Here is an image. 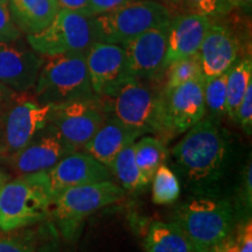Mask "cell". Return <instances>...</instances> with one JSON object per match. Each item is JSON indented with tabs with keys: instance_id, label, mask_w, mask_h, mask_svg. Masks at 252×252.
Returning a JSON list of instances; mask_svg holds the SVG:
<instances>
[{
	"instance_id": "cell-1",
	"label": "cell",
	"mask_w": 252,
	"mask_h": 252,
	"mask_svg": "<svg viewBox=\"0 0 252 252\" xmlns=\"http://www.w3.org/2000/svg\"><path fill=\"white\" fill-rule=\"evenodd\" d=\"M172 154L187 184L204 193L228 173L232 143L219 122L204 116L173 147Z\"/></svg>"
},
{
	"instance_id": "cell-2",
	"label": "cell",
	"mask_w": 252,
	"mask_h": 252,
	"mask_svg": "<svg viewBox=\"0 0 252 252\" xmlns=\"http://www.w3.org/2000/svg\"><path fill=\"white\" fill-rule=\"evenodd\" d=\"M174 222L195 252H204L219 247L234 235L236 208L225 198H191L178 207Z\"/></svg>"
},
{
	"instance_id": "cell-3",
	"label": "cell",
	"mask_w": 252,
	"mask_h": 252,
	"mask_svg": "<svg viewBox=\"0 0 252 252\" xmlns=\"http://www.w3.org/2000/svg\"><path fill=\"white\" fill-rule=\"evenodd\" d=\"M147 81L127 76L108 97H100L109 116L117 118L141 133L166 135L163 112V89L159 90Z\"/></svg>"
},
{
	"instance_id": "cell-4",
	"label": "cell",
	"mask_w": 252,
	"mask_h": 252,
	"mask_svg": "<svg viewBox=\"0 0 252 252\" xmlns=\"http://www.w3.org/2000/svg\"><path fill=\"white\" fill-rule=\"evenodd\" d=\"M53 196L45 172L24 174L0 187V231L11 232L43 220Z\"/></svg>"
},
{
	"instance_id": "cell-5",
	"label": "cell",
	"mask_w": 252,
	"mask_h": 252,
	"mask_svg": "<svg viewBox=\"0 0 252 252\" xmlns=\"http://www.w3.org/2000/svg\"><path fill=\"white\" fill-rule=\"evenodd\" d=\"M94 96L86 53L43 56L42 67L34 86V98L37 102L60 105Z\"/></svg>"
},
{
	"instance_id": "cell-6",
	"label": "cell",
	"mask_w": 252,
	"mask_h": 252,
	"mask_svg": "<svg viewBox=\"0 0 252 252\" xmlns=\"http://www.w3.org/2000/svg\"><path fill=\"white\" fill-rule=\"evenodd\" d=\"M171 13L156 0H133L93 17L96 41L123 45L144 32L171 21Z\"/></svg>"
},
{
	"instance_id": "cell-7",
	"label": "cell",
	"mask_w": 252,
	"mask_h": 252,
	"mask_svg": "<svg viewBox=\"0 0 252 252\" xmlns=\"http://www.w3.org/2000/svg\"><path fill=\"white\" fill-rule=\"evenodd\" d=\"M26 39L31 48L41 56L87 53L96 42L93 17L59 9L48 26L27 34Z\"/></svg>"
},
{
	"instance_id": "cell-8",
	"label": "cell",
	"mask_w": 252,
	"mask_h": 252,
	"mask_svg": "<svg viewBox=\"0 0 252 252\" xmlns=\"http://www.w3.org/2000/svg\"><path fill=\"white\" fill-rule=\"evenodd\" d=\"M125 190L112 180L75 186L53 197L50 214L64 225H76L91 214L118 202Z\"/></svg>"
},
{
	"instance_id": "cell-9",
	"label": "cell",
	"mask_w": 252,
	"mask_h": 252,
	"mask_svg": "<svg viewBox=\"0 0 252 252\" xmlns=\"http://www.w3.org/2000/svg\"><path fill=\"white\" fill-rule=\"evenodd\" d=\"M52 110L53 105L50 104H41L35 98H25L23 94L15 96L0 113V130L6 157L17 153L31 143L48 124Z\"/></svg>"
},
{
	"instance_id": "cell-10",
	"label": "cell",
	"mask_w": 252,
	"mask_h": 252,
	"mask_svg": "<svg viewBox=\"0 0 252 252\" xmlns=\"http://www.w3.org/2000/svg\"><path fill=\"white\" fill-rule=\"evenodd\" d=\"M108 116L104 100L94 96L53 105L49 123L58 128L65 140L80 150L96 133Z\"/></svg>"
},
{
	"instance_id": "cell-11",
	"label": "cell",
	"mask_w": 252,
	"mask_h": 252,
	"mask_svg": "<svg viewBox=\"0 0 252 252\" xmlns=\"http://www.w3.org/2000/svg\"><path fill=\"white\" fill-rule=\"evenodd\" d=\"M169 23L144 32L121 45L124 49L127 76L156 82L161 78L168 40Z\"/></svg>"
},
{
	"instance_id": "cell-12",
	"label": "cell",
	"mask_w": 252,
	"mask_h": 252,
	"mask_svg": "<svg viewBox=\"0 0 252 252\" xmlns=\"http://www.w3.org/2000/svg\"><path fill=\"white\" fill-rule=\"evenodd\" d=\"M76 151V147L65 140L58 128L48 122L23 150L6 158L12 168L24 175L48 171L60 160Z\"/></svg>"
},
{
	"instance_id": "cell-13",
	"label": "cell",
	"mask_w": 252,
	"mask_h": 252,
	"mask_svg": "<svg viewBox=\"0 0 252 252\" xmlns=\"http://www.w3.org/2000/svg\"><path fill=\"white\" fill-rule=\"evenodd\" d=\"M166 135L186 133L206 116L204 105V77L189 81L163 91Z\"/></svg>"
},
{
	"instance_id": "cell-14",
	"label": "cell",
	"mask_w": 252,
	"mask_h": 252,
	"mask_svg": "<svg viewBox=\"0 0 252 252\" xmlns=\"http://www.w3.org/2000/svg\"><path fill=\"white\" fill-rule=\"evenodd\" d=\"M91 87L96 96L108 97L127 77L124 49L116 43L96 41L86 53Z\"/></svg>"
},
{
	"instance_id": "cell-15",
	"label": "cell",
	"mask_w": 252,
	"mask_h": 252,
	"mask_svg": "<svg viewBox=\"0 0 252 252\" xmlns=\"http://www.w3.org/2000/svg\"><path fill=\"white\" fill-rule=\"evenodd\" d=\"M46 182L54 197L64 189L75 186L112 180L110 169L88 153L74 152L45 172Z\"/></svg>"
},
{
	"instance_id": "cell-16",
	"label": "cell",
	"mask_w": 252,
	"mask_h": 252,
	"mask_svg": "<svg viewBox=\"0 0 252 252\" xmlns=\"http://www.w3.org/2000/svg\"><path fill=\"white\" fill-rule=\"evenodd\" d=\"M19 40L0 41V83L25 94L34 89L43 56L31 47L18 43Z\"/></svg>"
},
{
	"instance_id": "cell-17",
	"label": "cell",
	"mask_w": 252,
	"mask_h": 252,
	"mask_svg": "<svg viewBox=\"0 0 252 252\" xmlns=\"http://www.w3.org/2000/svg\"><path fill=\"white\" fill-rule=\"evenodd\" d=\"M213 20L200 13L180 14L169 21L165 69L173 62L197 54Z\"/></svg>"
},
{
	"instance_id": "cell-18",
	"label": "cell",
	"mask_w": 252,
	"mask_h": 252,
	"mask_svg": "<svg viewBox=\"0 0 252 252\" xmlns=\"http://www.w3.org/2000/svg\"><path fill=\"white\" fill-rule=\"evenodd\" d=\"M238 54L239 43L234 32L213 21L197 52L204 78L224 74L238 61Z\"/></svg>"
},
{
	"instance_id": "cell-19",
	"label": "cell",
	"mask_w": 252,
	"mask_h": 252,
	"mask_svg": "<svg viewBox=\"0 0 252 252\" xmlns=\"http://www.w3.org/2000/svg\"><path fill=\"white\" fill-rule=\"evenodd\" d=\"M141 135L143 133L140 131L125 125L112 116H108L96 133L84 145L83 150L110 169L118 153L133 144Z\"/></svg>"
},
{
	"instance_id": "cell-20",
	"label": "cell",
	"mask_w": 252,
	"mask_h": 252,
	"mask_svg": "<svg viewBox=\"0 0 252 252\" xmlns=\"http://www.w3.org/2000/svg\"><path fill=\"white\" fill-rule=\"evenodd\" d=\"M8 8L15 25L26 35L46 28L59 12L56 0H9Z\"/></svg>"
},
{
	"instance_id": "cell-21",
	"label": "cell",
	"mask_w": 252,
	"mask_h": 252,
	"mask_svg": "<svg viewBox=\"0 0 252 252\" xmlns=\"http://www.w3.org/2000/svg\"><path fill=\"white\" fill-rule=\"evenodd\" d=\"M146 252H195L180 226L173 222L156 220L145 237Z\"/></svg>"
},
{
	"instance_id": "cell-22",
	"label": "cell",
	"mask_w": 252,
	"mask_h": 252,
	"mask_svg": "<svg viewBox=\"0 0 252 252\" xmlns=\"http://www.w3.org/2000/svg\"><path fill=\"white\" fill-rule=\"evenodd\" d=\"M252 86V60L250 56L237 61L226 72V116L236 121L237 109Z\"/></svg>"
},
{
	"instance_id": "cell-23",
	"label": "cell",
	"mask_w": 252,
	"mask_h": 252,
	"mask_svg": "<svg viewBox=\"0 0 252 252\" xmlns=\"http://www.w3.org/2000/svg\"><path fill=\"white\" fill-rule=\"evenodd\" d=\"M110 171L118 179L122 188L126 189L127 191H132V193L146 188L151 182L141 173L135 162L133 144L126 146L118 153V156L112 161Z\"/></svg>"
},
{
	"instance_id": "cell-24",
	"label": "cell",
	"mask_w": 252,
	"mask_h": 252,
	"mask_svg": "<svg viewBox=\"0 0 252 252\" xmlns=\"http://www.w3.org/2000/svg\"><path fill=\"white\" fill-rule=\"evenodd\" d=\"M133 153L138 167L150 181L159 166L165 163L168 154L163 141L154 137H144L137 143L134 141Z\"/></svg>"
},
{
	"instance_id": "cell-25",
	"label": "cell",
	"mask_w": 252,
	"mask_h": 252,
	"mask_svg": "<svg viewBox=\"0 0 252 252\" xmlns=\"http://www.w3.org/2000/svg\"><path fill=\"white\" fill-rule=\"evenodd\" d=\"M226 72L204 78L206 115L208 113V117L219 123L226 115Z\"/></svg>"
},
{
	"instance_id": "cell-26",
	"label": "cell",
	"mask_w": 252,
	"mask_h": 252,
	"mask_svg": "<svg viewBox=\"0 0 252 252\" xmlns=\"http://www.w3.org/2000/svg\"><path fill=\"white\" fill-rule=\"evenodd\" d=\"M178 176L165 163L159 166L152 179V201L157 204H171L180 196Z\"/></svg>"
},
{
	"instance_id": "cell-27",
	"label": "cell",
	"mask_w": 252,
	"mask_h": 252,
	"mask_svg": "<svg viewBox=\"0 0 252 252\" xmlns=\"http://www.w3.org/2000/svg\"><path fill=\"white\" fill-rule=\"evenodd\" d=\"M166 72L167 81L165 88H163L165 93L173 90L181 84L187 83L189 81L204 77L197 54L173 62L167 67Z\"/></svg>"
},
{
	"instance_id": "cell-28",
	"label": "cell",
	"mask_w": 252,
	"mask_h": 252,
	"mask_svg": "<svg viewBox=\"0 0 252 252\" xmlns=\"http://www.w3.org/2000/svg\"><path fill=\"white\" fill-rule=\"evenodd\" d=\"M190 9L191 13L207 15L210 19L223 17L231 11L228 0H180Z\"/></svg>"
},
{
	"instance_id": "cell-29",
	"label": "cell",
	"mask_w": 252,
	"mask_h": 252,
	"mask_svg": "<svg viewBox=\"0 0 252 252\" xmlns=\"http://www.w3.org/2000/svg\"><path fill=\"white\" fill-rule=\"evenodd\" d=\"M35 235L31 230L0 236V252H35Z\"/></svg>"
},
{
	"instance_id": "cell-30",
	"label": "cell",
	"mask_w": 252,
	"mask_h": 252,
	"mask_svg": "<svg viewBox=\"0 0 252 252\" xmlns=\"http://www.w3.org/2000/svg\"><path fill=\"white\" fill-rule=\"evenodd\" d=\"M21 35L23 33L12 19L8 4H0V41L11 42L19 40Z\"/></svg>"
},
{
	"instance_id": "cell-31",
	"label": "cell",
	"mask_w": 252,
	"mask_h": 252,
	"mask_svg": "<svg viewBox=\"0 0 252 252\" xmlns=\"http://www.w3.org/2000/svg\"><path fill=\"white\" fill-rule=\"evenodd\" d=\"M236 123H238L245 133H252V86L249 87L247 94L239 104L236 113Z\"/></svg>"
},
{
	"instance_id": "cell-32",
	"label": "cell",
	"mask_w": 252,
	"mask_h": 252,
	"mask_svg": "<svg viewBox=\"0 0 252 252\" xmlns=\"http://www.w3.org/2000/svg\"><path fill=\"white\" fill-rule=\"evenodd\" d=\"M251 159L245 163L243 169V175H242V184L241 189H239V196L241 204L244 208V213H251V203H252V176H251Z\"/></svg>"
},
{
	"instance_id": "cell-33",
	"label": "cell",
	"mask_w": 252,
	"mask_h": 252,
	"mask_svg": "<svg viewBox=\"0 0 252 252\" xmlns=\"http://www.w3.org/2000/svg\"><path fill=\"white\" fill-rule=\"evenodd\" d=\"M239 247V252H252V224L251 219L245 220L238 226V232L236 236Z\"/></svg>"
},
{
	"instance_id": "cell-34",
	"label": "cell",
	"mask_w": 252,
	"mask_h": 252,
	"mask_svg": "<svg viewBox=\"0 0 252 252\" xmlns=\"http://www.w3.org/2000/svg\"><path fill=\"white\" fill-rule=\"evenodd\" d=\"M59 9L75 12L86 15V17H93L90 7V0H56Z\"/></svg>"
},
{
	"instance_id": "cell-35",
	"label": "cell",
	"mask_w": 252,
	"mask_h": 252,
	"mask_svg": "<svg viewBox=\"0 0 252 252\" xmlns=\"http://www.w3.org/2000/svg\"><path fill=\"white\" fill-rule=\"evenodd\" d=\"M130 1H133V0H90L91 13H93V17L108 13V12L121 7Z\"/></svg>"
},
{
	"instance_id": "cell-36",
	"label": "cell",
	"mask_w": 252,
	"mask_h": 252,
	"mask_svg": "<svg viewBox=\"0 0 252 252\" xmlns=\"http://www.w3.org/2000/svg\"><path fill=\"white\" fill-rule=\"evenodd\" d=\"M18 94L19 93H17V91L6 87L5 84L0 83V113L7 108Z\"/></svg>"
},
{
	"instance_id": "cell-37",
	"label": "cell",
	"mask_w": 252,
	"mask_h": 252,
	"mask_svg": "<svg viewBox=\"0 0 252 252\" xmlns=\"http://www.w3.org/2000/svg\"><path fill=\"white\" fill-rule=\"evenodd\" d=\"M228 2L232 8L238 7V8L250 9L252 0H228Z\"/></svg>"
},
{
	"instance_id": "cell-38",
	"label": "cell",
	"mask_w": 252,
	"mask_h": 252,
	"mask_svg": "<svg viewBox=\"0 0 252 252\" xmlns=\"http://www.w3.org/2000/svg\"><path fill=\"white\" fill-rule=\"evenodd\" d=\"M8 180H9L8 174H6L4 171H1V169H0V187H1L4 184H6Z\"/></svg>"
},
{
	"instance_id": "cell-39",
	"label": "cell",
	"mask_w": 252,
	"mask_h": 252,
	"mask_svg": "<svg viewBox=\"0 0 252 252\" xmlns=\"http://www.w3.org/2000/svg\"><path fill=\"white\" fill-rule=\"evenodd\" d=\"M204 252H226L225 247H224V242H223L222 244H220L219 247H215V248L210 249V250L204 251Z\"/></svg>"
},
{
	"instance_id": "cell-40",
	"label": "cell",
	"mask_w": 252,
	"mask_h": 252,
	"mask_svg": "<svg viewBox=\"0 0 252 252\" xmlns=\"http://www.w3.org/2000/svg\"><path fill=\"white\" fill-rule=\"evenodd\" d=\"M0 157H6V150H5L4 140H2L1 130H0Z\"/></svg>"
},
{
	"instance_id": "cell-41",
	"label": "cell",
	"mask_w": 252,
	"mask_h": 252,
	"mask_svg": "<svg viewBox=\"0 0 252 252\" xmlns=\"http://www.w3.org/2000/svg\"><path fill=\"white\" fill-rule=\"evenodd\" d=\"M9 0H0V4H8Z\"/></svg>"
}]
</instances>
